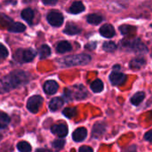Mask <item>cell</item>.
I'll return each instance as SVG.
<instances>
[{
	"label": "cell",
	"mask_w": 152,
	"mask_h": 152,
	"mask_svg": "<svg viewBox=\"0 0 152 152\" xmlns=\"http://www.w3.org/2000/svg\"><path fill=\"white\" fill-rule=\"evenodd\" d=\"M43 102H44V99L40 95L31 96L27 102V109H28V110L30 111L33 114H37L38 112L41 105L43 104Z\"/></svg>",
	"instance_id": "8992f818"
},
{
	"label": "cell",
	"mask_w": 152,
	"mask_h": 152,
	"mask_svg": "<svg viewBox=\"0 0 152 152\" xmlns=\"http://www.w3.org/2000/svg\"><path fill=\"white\" fill-rule=\"evenodd\" d=\"M65 141L64 140H61V139H58V140H55L52 143V146L54 150L56 151H60L61 150L64 146H65Z\"/></svg>",
	"instance_id": "f546056e"
},
{
	"label": "cell",
	"mask_w": 152,
	"mask_h": 152,
	"mask_svg": "<svg viewBox=\"0 0 152 152\" xmlns=\"http://www.w3.org/2000/svg\"><path fill=\"white\" fill-rule=\"evenodd\" d=\"M10 121H11V119H10L9 116L6 113L0 110V129L6 128V126L9 125Z\"/></svg>",
	"instance_id": "484cf974"
},
{
	"label": "cell",
	"mask_w": 152,
	"mask_h": 152,
	"mask_svg": "<svg viewBox=\"0 0 152 152\" xmlns=\"http://www.w3.org/2000/svg\"><path fill=\"white\" fill-rule=\"evenodd\" d=\"M86 47H87V48H89V49H91V50H94V49L96 47V43H95V42H92L91 44L87 45Z\"/></svg>",
	"instance_id": "d590c367"
},
{
	"label": "cell",
	"mask_w": 152,
	"mask_h": 152,
	"mask_svg": "<svg viewBox=\"0 0 152 152\" xmlns=\"http://www.w3.org/2000/svg\"><path fill=\"white\" fill-rule=\"evenodd\" d=\"M91 89L94 93L99 94L103 90V83L101 79H96L91 84Z\"/></svg>",
	"instance_id": "d4e9b609"
},
{
	"label": "cell",
	"mask_w": 152,
	"mask_h": 152,
	"mask_svg": "<svg viewBox=\"0 0 152 152\" xmlns=\"http://www.w3.org/2000/svg\"><path fill=\"white\" fill-rule=\"evenodd\" d=\"M87 136V130L85 127H78L76 129L72 134V139L76 142H80L84 141Z\"/></svg>",
	"instance_id": "7c38bea8"
},
{
	"label": "cell",
	"mask_w": 152,
	"mask_h": 152,
	"mask_svg": "<svg viewBox=\"0 0 152 152\" xmlns=\"http://www.w3.org/2000/svg\"><path fill=\"white\" fill-rule=\"evenodd\" d=\"M20 15H21V18L23 20H25L27 22H28L30 24L32 22L33 18H34V12L31 8H26L21 12Z\"/></svg>",
	"instance_id": "ffe728a7"
},
{
	"label": "cell",
	"mask_w": 152,
	"mask_h": 152,
	"mask_svg": "<svg viewBox=\"0 0 152 152\" xmlns=\"http://www.w3.org/2000/svg\"><path fill=\"white\" fill-rule=\"evenodd\" d=\"M86 20L88 23H90L92 25H98L103 20V17L97 13H92L86 17Z\"/></svg>",
	"instance_id": "d6986e66"
},
{
	"label": "cell",
	"mask_w": 152,
	"mask_h": 152,
	"mask_svg": "<svg viewBox=\"0 0 152 152\" xmlns=\"http://www.w3.org/2000/svg\"><path fill=\"white\" fill-rule=\"evenodd\" d=\"M29 75L23 70H14L0 80V92L8 93L29 82Z\"/></svg>",
	"instance_id": "6da1fadb"
},
{
	"label": "cell",
	"mask_w": 152,
	"mask_h": 152,
	"mask_svg": "<svg viewBox=\"0 0 152 152\" xmlns=\"http://www.w3.org/2000/svg\"><path fill=\"white\" fill-rule=\"evenodd\" d=\"M63 104H64V101L61 97H55L52 99L51 102H49V109L52 111H56L61 107H62Z\"/></svg>",
	"instance_id": "ac0fdd59"
},
{
	"label": "cell",
	"mask_w": 152,
	"mask_h": 152,
	"mask_svg": "<svg viewBox=\"0 0 152 152\" xmlns=\"http://www.w3.org/2000/svg\"><path fill=\"white\" fill-rule=\"evenodd\" d=\"M144 98H145V93H143V92H137L131 98V103L133 105H134V106H138L144 100Z\"/></svg>",
	"instance_id": "7402d4cb"
},
{
	"label": "cell",
	"mask_w": 152,
	"mask_h": 152,
	"mask_svg": "<svg viewBox=\"0 0 152 152\" xmlns=\"http://www.w3.org/2000/svg\"><path fill=\"white\" fill-rule=\"evenodd\" d=\"M38 54H39V58L41 60L46 59L47 57H49L51 55V48L46 45H43L42 46H40V48L38 50Z\"/></svg>",
	"instance_id": "603a6c76"
},
{
	"label": "cell",
	"mask_w": 152,
	"mask_h": 152,
	"mask_svg": "<svg viewBox=\"0 0 152 152\" xmlns=\"http://www.w3.org/2000/svg\"><path fill=\"white\" fill-rule=\"evenodd\" d=\"M63 32L67 35H70V36H73V35H77V34H79L81 32V28H78L75 23L73 22H69L67 23L66 27H65V29L63 30Z\"/></svg>",
	"instance_id": "2e32d148"
},
{
	"label": "cell",
	"mask_w": 152,
	"mask_h": 152,
	"mask_svg": "<svg viewBox=\"0 0 152 152\" xmlns=\"http://www.w3.org/2000/svg\"><path fill=\"white\" fill-rule=\"evenodd\" d=\"M36 152H46L45 150H43V149H38V150H37Z\"/></svg>",
	"instance_id": "8d00e7d4"
},
{
	"label": "cell",
	"mask_w": 152,
	"mask_h": 152,
	"mask_svg": "<svg viewBox=\"0 0 152 152\" xmlns=\"http://www.w3.org/2000/svg\"><path fill=\"white\" fill-rule=\"evenodd\" d=\"M119 30L124 36H128V35L135 33L136 28L134 26H130V25H122L119 27Z\"/></svg>",
	"instance_id": "cb8c5ba5"
},
{
	"label": "cell",
	"mask_w": 152,
	"mask_h": 152,
	"mask_svg": "<svg viewBox=\"0 0 152 152\" xmlns=\"http://www.w3.org/2000/svg\"><path fill=\"white\" fill-rule=\"evenodd\" d=\"M46 19H47V21L49 22V24L53 27H61L64 20L63 15L60 12L55 11V10L50 11L47 13Z\"/></svg>",
	"instance_id": "52a82bcc"
},
{
	"label": "cell",
	"mask_w": 152,
	"mask_h": 152,
	"mask_svg": "<svg viewBox=\"0 0 152 152\" xmlns=\"http://www.w3.org/2000/svg\"><path fill=\"white\" fill-rule=\"evenodd\" d=\"M85 9H86V7L82 2L76 1L70 5V7L69 9V12H70L72 14H78L80 12H83L85 11Z\"/></svg>",
	"instance_id": "9a60e30c"
},
{
	"label": "cell",
	"mask_w": 152,
	"mask_h": 152,
	"mask_svg": "<svg viewBox=\"0 0 152 152\" xmlns=\"http://www.w3.org/2000/svg\"><path fill=\"white\" fill-rule=\"evenodd\" d=\"M100 34L106 38H110V37H113L115 36L116 31H115V28L112 25L104 24L100 28Z\"/></svg>",
	"instance_id": "8fae6325"
},
{
	"label": "cell",
	"mask_w": 152,
	"mask_h": 152,
	"mask_svg": "<svg viewBox=\"0 0 152 152\" xmlns=\"http://www.w3.org/2000/svg\"><path fill=\"white\" fill-rule=\"evenodd\" d=\"M72 45L68 41H61L56 45V51L59 53H65L67 52L71 51Z\"/></svg>",
	"instance_id": "e0dca14e"
},
{
	"label": "cell",
	"mask_w": 152,
	"mask_h": 152,
	"mask_svg": "<svg viewBox=\"0 0 152 152\" xmlns=\"http://www.w3.org/2000/svg\"><path fill=\"white\" fill-rule=\"evenodd\" d=\"M145 64H146V60L143 57H136V58L131 60V61L129 63V67H130V69L136 70V69H142L143 66H145Z\"/></svg>",
	"instance_id": "5bb4252c"
},
{
	"label": "cell",
	"mask_w": 152,
	"mask_h": 152,
	"mask_svg": "<svg viewBox=\"0 0 152 152\" xmlns=\"http://www.w3.org/2000/svg\"><path fill=\"white\" fill-rule=\"evenodd\" d=\"M77 108H75V107L66 108V109H64L63 111H62V114H63L66 118H71L75 117V116L77 115Z\"/></svg>",
	"instance_id": "83f0119b"
},
{
	"label": "cell",
	"mask_w": 152,
	"mask_h": 152,
	"mask_svg": "<svg viewBox=\"0 0 152 152\" xmlns=\"http://www.w3.org/2000/svg\"><path fill=\"white\" fill-rule=\"evenodd\" d=\"M123 152H136V146L135 145H132V146L128 147L127 149L124 150Z\"/></svg>",
	"instance_id": "e575fe53"
},
{
	"label": "cell",
	"mask_w": 152,
	"mask_h": 152,
	"mask_svg": "<svg viewBox=\"0 0 152 152\" xmlns=\"http://www.w3.org/2000/svg\"><path fill=\"white\" fill-rule=\"evenodd\" d=\"M17 149L20 152H31L32 151V148H31V145L27 142H20L18 144H17Z\"/></svg>",
	"instance_id": "4316f807"
},
{
	"label": "cell",
	"mask_w": 152,
	"mask_h": 152,
	"mask_svg": "<svg viewBox=\"0 0 152 152\" xmlns=\"http://www.w3.org/2000/svg\"><path fill=\"white\" fill-rule=\"evenodd\" d=\"M120 46L126 51L144 53L148 52L147 46L142 42L140 38H132V39H124L120 41Z\"/></svg>",
	"instance_id": "3957f363"
},
{
	"label": "cell",
	"mask_w": 152,
	"mask_h": 152,
	"mask_svg": "<svg viewBox=\"0 0 152 152\" xmlns=\"http://www.w3.org/2000/svg\"><path fill=\"white\" fill-rule=\"evenodd\" d=\"M8 55H9V52L7 48L4 45L0 44V62L4 61L8 57Z\"/></svg>",
	"instance_id": "4dcf8cb0"
},
{
	"label": "cell",
	"mask_w": 152,
	"mask_h": 152,
	"mask_svg": "<svg viewBox=\"0 0 152 152\" xmlns=\"http://www.w3.org/2000/svg\"><path fill=\"white\" fill-rule=\"evenodd\" d=\"M151 56H152V53H151Z\"/></svg>",
	"instance_id": "74e56055"
},
{
	"label": "cell",
	"mask_w": 152,
	"mask_h": 152,
	"mask_svg": "<svg viewBox=\"0 0 152 152\" xmlns=\"http://www.w3.org/2000/svg\"><path fill=\"white\" fill-rule=\"evenodd\" d=\"M106 124L104 122H97L94 125L92 129V137L98 139L102 136V134L106 131Z\"/></svg>",
	"instance_id": "9c48e42d"
},
{
	"label": "cell",
	"mask_w": 152,
	"mask_h": 152,
	"mask_svg": "<svg viewBox=\"0 0 152 152\" xmlns=\"http://www.w3.org/2000/svg\"><path fill=\"white\" fill-rule=\"evenodd\" d=\"M102 49L105 52H114L117 49V45L114 42L109 41V42H105L102 45Z\"/></svg>",
	"instance_id": "f1b7e54d"
},
{
	"label": "cell",
	"mask_w": 152,
	"mask_h": 152,
	"mask_svg": "<svg viewBox=\"0 0 152 152\" xmlns=\"http://www.w3.org/2000/svg\"><path fill=\"white\" fill-rule=\"evenodd\" d=\"M51 132L53 134L58 135L59 137H65L67 136L69 130H68V126L65 124H57V125H53L51 127Z\"/></svg>",
	"instance_id": "30bf717a"
},
{
	"label": "cell",
	"mask_w": 152,
	"mask_h": 152,
	"mask_svg": "<svg viewBox=\"0 0 152 152\" xmlns=\"http://www.w3.org/2000/svg\"><path fill=\"white\" fill-rule=\"evenodd\" d=\"M25 29H26V26L20 22H13L8 28L10 32H13V33H20L25 31Z\"/></svg>",
	"instance_id": "44dd1931"
},
{
	"label": "cell",
	"mask_w": 152,
	"mask_h": 152,
	"mask_svg": "<svg viewBox=\"0 0 152 152\" xmlns=\"http://www.w3.org/2000/svg\"><path fill=\"white\" fill-rule=\"evenodd\" d=\"M64 97L68 101L84 100L87 97V91L82 85H75L71 88H66L64 91Z\"/></svg>",
	"instance_id": "277c9868"
},
{
	"label": "cell",
	"mask_w": 152,
	"mask_h": 152,
	"mask_svg": "<svg viewBox=\"0 0 152 152\" xmlns=\"http://www.w3.org/2000/svg\"><path fill=\"white\" fill-rule=\"evenodd\" d=\"M59 61L64 67L86 65L91 61V56L86 53H80V54L67 56V57L60 60Z\"/></svg>",
	"instance_id": "7a4b0ae2"
},
{
	"label": "cell",
	"mask_w": 152,
	"mask_h": 152,
	"mask_svg": "<svg viewBox=\"0 0 152 152\" xmlns=\"http://www.w3.org/2000/svg\"><path fill=\"white\" fill-rule=\"evenodd\" d=\"M59 86L54 80H48L44 85V91L46 94H54L58 91Z\"/></svg>",
	"instance_id": "4fadbf2b"
},
{
	"label": "cell",
	"mask_w": 152,
	"mask_h": 152,
	"mask_svg": "<svg viewBox=\"0 0 152 152\" xmlns=\"http://www.w3.org/2000/svg\"><path fill=\"white\" fill-rule=\"evenodd\" d=\"M57 0H43V4L46 5H53L57 4Z\"/></svg>",
	"instance_id": "836d02e7"
},
{
	"label": "cell",
	"mask_w": 152,
	"mask_h": 152,
	"mask_svg": "<svg viewBox=\"0 0 152 152\" xmlns=\"http://www.w3.org/2000/svg\"><path fill=\"white\" fill-rule=\"evenodd\" d=\"M78 152H94L93 149L91 147H88V146H82L79 148V151Z\"/></svg>",
	"instance_id": "d6a6232c"
},
{
	"label": "cell",
	"mask_w": 152,
	"mask_h": 152,
	"mask_svg": "<svg viewBox=\"0 0 152 152\" xmlns=\"http://www.w3.org/2000/svg\"><path fill=\"white\" fill-rule=\"evenodd\" d=\"M144 140H146V141L152 143V130H150L149 132H147L144 134Z\"/></svg>",
	"instance_id": "1f68e13d"
},
{
	"label": "cell",
	"mask_w": 152,
	"mask_h": 152,
	"mask_svg": "<svg viewBox=\"0 0 152 152\" xmlns=\"http://www.w3.org/2000/svg\"><path fill=\"white\" fill-rule=\"evenodd\" d=\"M109 78L113 86H122L126 81V75L119 72L118 70H113Z\"/></svg>",
	"instance_id": "ba28073f"
},
{
	"label": "cell",
	"mask_w": 152,
	"mask_h": 152,
	"mask_svg": "<svg viewBox=\"0 0 152 152\" xmlns=\"http://www.w3.org/2000/svg\"><path fill=\"white\" fill-rule=\"evenodd\" d=\"M37 53L34 49L32 48H28V49H18L14 54H13V59L20 63H26V62H30L34 60Z\"/></svg>",
	"instance_id": "5b68a950"
}]
</instances>
